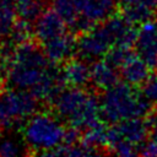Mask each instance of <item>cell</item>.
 Masks as SVG:
<instances>
[{
	"label": "cell",
	"instance_id": "8",
	"mask_svg": "<svg viewBox=\"0 0 157 157\" xmlns=\"http://www.w3.org/2000/svg\"><path fill=\"white\" fill-rule=\"evenodd\" d=\"M150 136V124L144 117L130 118L117 124H113L108 130V142L107 148H109L114 142L121 140L129 142L130 145L139 148L142 147L146 139Z\"/></svg>",
	"mask_w": 157,
	"mask_h": 157
},
{
	"label": "cell",
	"instance_id": "20",
	"mask_svg": "<svg viewBox=\"0 0 157 157\" xmlns=\"http://www.w3.org/2000/svg\"><path fill=\"white\" fill-rule=\"evenodd\" d=\"M32 34H34V26H32V21L20 18L15 22L13 28L10 33V38L13 44H20L29 40Z\"/></svg>",
	"mask_w": 157,
	"mask_h": 157
},
{
	"label": "cell",
	"instance_id": "21",
	"mask_svg": "<svg viewBox=\"0 0 157 157\" xmlns=\"http://www.w3.org/2000/svg\"><path fill=\"white\" fill-rule=\"evenodd\" d=\"M134 52L131 50V47H123V45H114L104 56L105 60H108L112 65L115 67H120L131 55Z\"/></svg>",
	"mask_w": 157,
	"mask_h": 157
},
{
	"label": "cell",
	"instance_id": "6",
	"mask_svg": "<svg viewBox=\"0 0 157 157\" xmlns=\"http://www.w3.org/2000/svg\"><path fill=\"white\" fill-rule=\"evenodd\" d=\"M38 101L28 91L12 88L0 92V128L9 130L18 126L37 112Z\"/></svg>",
	"mask_w": 157,
	"mask_h": 157
},
{
	"label": "cell",
	"instance_id": "16",
	"mask_svg": "<svg viewBox=\"0 0 157 157\" xmlns=\"http://www.w3.org/2000/svg\"><path fill=\"white\" fill-rule=\"evenodd\" d=\"M52 9L65 21L69 28L75 33L77 25L80 22L78 12L75 7V4L72 0H50Z\"/></svg>",
	"mask_w": 157,
	"mask_h": 157
},
{
	"label": "cell",
	"instance_id": "14",
	"mask_svg": "<svg viewBox=\"0 0 157 157\" xmlns=\"http://www.w3.org/2000/svg\"><path fill=\"white\" fill-rule=\"evenodd\" d=\"M119 6L121 15L136 25L152 18L157 4L155 0H119Z\"/></svg>",
	"mask_w": 157,
	"mask_h": 157
},
{
	"label": "cell",
	"instance_id": "7",
	"mask_svg": "<svg viewBox=\"0 0 157 157\" xmlns=\"http://www.w3.org/2000/svg\"><path fill=\"white\" fill-rule=\"evenodd\" d=\"M80 16L75 33H83L108 20L118 9L119 0H72Z\"/></svg>",
	"mask_w": 157,
	"mask_h": 157
},
{
	"label": "cell",
	"instance_id": "18",
	"mask_svg": "<svg viewBox=\"0 0 157 157\" xmlns=\"http://www.w3.org/2000/svg\"><path fill=\"white\" fill-rule=\"evenodd\" d=\"M16 10L20 18L34 21L43 12L48 0H15Z\"/></svg>",
	"mask_w": 157,
	"mask_h": 157
},
{
	"label": "cell",
	"instance_id": "27",
	"mask_svg": "<svg viewBox=\"0 0 157 157\" xmlns=\"http://www.w3.org/2000/svg\"><path fill=\"white\" fill-rule=\"evenodd\" d=\"M155 1H156V4H157V0H155Z\"/></svg>",
	"mask_w": 157,
	"mask_h": 157
},
{
	"label": "cell",
	"instance_id": "10",
	"mask_svg": "<svg viewBox=\"0 0 157 157\" xmlns=\"http://www.w3.org/2000/svg\"><path fill=\"white\" fill-rule=\"evenodd\" d=\"M67 25L65 21L52 9L43 11L36 20L34 23V36L40 44H44L64 33H66ZM71 31V29H70Z\"/></svg>",
	"mask_w": 157,
	"mask_h": 157
},
{
	"label": "cell",
	"instance_id": "26",
	"mask_svg": "<svg viewBox=\"0 0 157 157\" xmlns=\"http://www.w3.org/2000/svg\"><path fill=\"white\" fill-rule=\"evenodd\" d=\"M1 55H2V48H1V44H0V59H1Z\"/></svg>",
	"mask_w": 157,
	"mask_h": 157
},
{
	"label": "cell",
	"instance_id": "4",
	"mask_svg": "<svg viewBox=\"0 0 157 157\" xmlns=\"http://www.w3.org/2000/svg\"><path fill=\"white\" fill-rule=\"evenodd\" d=\"M99 103L102 119L109 124H117L130 118L146 117L152 105L142 92H139L135 86L126 82H117L104 90Z\"/></svg>",
	"mask_w": 157,
	"mask_h": 157
},
{
	"label": "cell",
	"instance_id": "19",
	"mask_svg": "<svg viewBox=\"0 0 157 157\" xmlns=\"http://www.w3.org/2000/svg\"><path fill=\"white\" fill-rule=\"evenodd\" d=\"M108 130L109 128H107L102 121L90 126L88 129L85 130L83 136H82V141L87 145L94 146V147H101V146H107L108 142Z\"/></svg>",
	"mask_w": 157,
	"mask_h": 157
},
{
	"label": "cell",
	"instance_id": "2",
	"mask_svg": "<svg viewBox=\"0 0 157 157\" xmlns=\"http://www.w3.org/2000/svg\"><path fill=\"white\" fill-rule=\"evenodd\" d=\"M137 29L123 15H113L108 20L81 33L77 39V53L85 60L96 61L104 58L114 45L131 47Z\"/></svg>",
	"mask_w": 157,
	"mask_h": 157
},
{
	"label": "cell",
	"instance_id": "3",
	"mask_svg": "<svg viewBox=\"0 0 157 157\" xmlns=\"http://www.w3.org/2000/svg\"><path fill=\"white\" fill-rule=\"evenodd\" d=\"M52 102L58 117L78 130L85 131L102 120L99 99L83 87L61 90Z\"/></svg>",
	"mask_w": 157,
	"mask_h": 157
},
{
	"label": "cell",
	"instance_id": "5",
	"mask_svg": "<svg viewBox=\"0 0 157 157\" xmlns=\"http://www.w3.org/2000/svg\"><path fill=\"white\" fill-rule=\"evenodd\" d=\"M23 140L36 153L48 155L64 142L66 129L63 120L49 113H34L23 125Z\"/></svg>",
	"mask_w": 157,
	"mask_h": 157
},
{
	"label": "cell",
	"instance_id": "1",
	"mask_svg": "<svg viewBox=\"0 0 157 157\" xmlns=\"http://www.w3.org/2000/svg\"><path fill=\"white\" fill-rule=\"evenodd\" d=\"M4 53L7 59V81L12 88L28 91L38 99L53 101L63 90V77L55 63L50 61L43 48L27 40Z\"/></svg>",
	"mask_w": 157,
	"mask_h": 157
},
{
	"label": "cell",
	"instance_id": "24",
	"mask_svg": "<svg viewBox=\"0 0 157 157\" xmlns=\"http://www.w3.org/2000/svg\"><path fill=\"white\" fill-rule=\"evenodd\" d=\"M140 155L150 156V157H157V144L151 140L148 144H144L140 148Z\"/></svg>",
	"mask_w": 157,
	"mask_h": 157
},
{
	"label": "cell",
	"instance_id": "28",
	"mask_svg": "<svg viewBox=\"0 0 157 157\" xmlns=\"http://www.w3.org/2000/svg\"><path fill=\"white\" fill-rule=\"evenodd\" d=\"M156 66H157V65H156Z\"/></svg>",
	"mask_w": 157,
	"mask_h": 157
},
{
	"label": "cell",
	"instance_id": "22",
	"mask_svg": "<svg viewBox=\"0 0 157 157\" xmlns=\"http://www.w3.org/2000/svg\"><path fill=\"white\" fill-rule=\"evenodd\" d=\"M23 153V147L20 142L10 135L0 137V156L1 157H15Z\"/></svg>",
	"mask_w": 157,
	"mask_h": 157
},
{
	"label": "cell",
	"instance_id": "12",
	"mask_svg": "<svg viewBox=\"0 0 157 157\" xmlns=\"http://www.w3.org/2000/svg\"><path fill=\"white\" fill-rule=\"evenodd\" d=\"M60 72L64 83L70 87H85L91 81V66L82 58L69 59L65 61Z\"/></svg>",
	"mask_w": 157,
	"mask_h": 157
},
{
	"label": "cell",
	"instance_id": "9",
	"mask_svg": "<svg viewBox=\"0 0 157 157\" xmlns=\"http://www.w3.org/2000/svg\"><path fill=\"white\" fill-rule=\"evenodd\" d=\"M136 54L140 55L150 66L157 65V21L147 20L140 23L135 38Z\"/></svg>",
	"mask_w": 157,
	"mask_h": 157
},
{
	"label": "cell",
	"instance_id": "23",
	"mask_svg": "<svg viewBox=\"0 0 157 157\" xmlns=\"http://www.w3.org/2000/svg\"><path fill=\"white\" fill-rule=\"evenodd\" d=\"M144 96L151 104L157 105V76L150 77L144 85H142V91Z\"/></svg>",
	"mask_w": 157,
	"mask_h": 157
},
{
	"label": "cell",
	"instance_id": "13",
	"mask_svg": "<svg viewBox=\"0 0 157 157\" xmlns=\"http://www.w3.org/2000/svg\"><path fill=\"white\" fill-rule=\"evenodd\" d=\"M119 70L123 81L135 87L144 85L150 78V65L137 54H132Z\"/></svg>",
	"mask_w": 157,
	"mask_h": 157
},
{
	"label": "cell",
	"instance_id": "15",
	"mask_svg": "<svg viewBox=\"0 0 157 157\" xmlns=\"http://www.w3.org/2000/svg\"><path fill=\"white\" fill-rule=\"evenodd\" d=\"M120 74L108 60H96L91 66V82L96 88L107 90L118 82Z\"/></svg>",
	"mask_w": 157,
	"mask_h": 157
},
{
	"label": "cell",
	"instance_id": "25",
	"mask_svg": "<svg viewBox=\"0 0 157 157\" xmlns=\"http://www.w3.org/2000/svg\"><path fill=\"white\" fill-rule=\"evenodd\" d=\"M148 124H150V137L152 141L157 144V112L150 117Z\"/></svg>",
	"mask_w": 157,
	"mask_h": 157
},
{
	"label": "cell",
	"instance_id": "11",
	"mask_svg": "<svg viewBox=\"0 0 157 157\" xmlns=\"http://www.w3.org/2000/svg\"><path fill=\"white\" fill-rule=\"evenodd\" d=\"M42 48L50 61L55 64L65 63L77 52V39H75L72 31H67L66 33L42 44Z\"/></svg>",
	"mask_w": 157,
	"mask_h": 157
},
{
	"label": "cell",
	"instance_id": "17",
	"mask_svg": "<svg viewBox=\"0 0 157 157\" xmlns=\"http://www.w3.org/2000/svg\"><path fill=\"white\" fill-rule=\"evenodd\" d=\"M17 10L15 0H0V37H9L16 20Z\"/></svg>",
	"mask_w": 157,
	"mask_h": 157
}]
</instances>
